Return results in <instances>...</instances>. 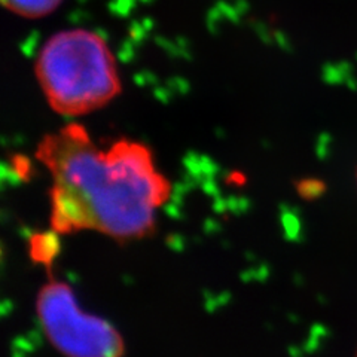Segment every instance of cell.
<instances>
[{
    "label": "cell",
    "mask_w": 357,
    "mask_h": 357,
    "mask_svg": "<svg viewBox=\"0 0 357 357\" xmlns=\"http://www.w3.org/2000/svg\"><path fill=\"white\" fill-rule=\"evenodd\" d=\"M36 158L52 177L50 222L60 236L96 231L118 243L142 240L172 195L149 146L119 139L100 148L77 122L47 134Z\"/></svg>",
    "instance_id": "6da1fadb"
},
{
    "label": "cell",
    "mask_w": 357,
    "mask_h": 357,
    "mask_svg": "<svg viewBox=\"0 0 357 357\" xmlns=\"http://www.w3.org/2000/svg\"><path fill=\"white\" fill-rule=\"evenodd\" d=\"M35 75L51 109L67 118L93 114L121 93L114 52L88 29L52 35L38 54Z\"/></svg>",
    "instance_id": "7a4b0ae2"
},
{
    "label": "cell",
    "mask_w": 357,
    "mask_h": 357,
    "mask_svg": "<svg viewBox=\"0 0 357 357\" xmlns=\"http://www.w3.org/2000/svg\"><path fill=\"white\" fill-rule=\"evenodd\" d=\"M45 338L64 357H124L126 341L110 321L77 304L70 284L50 278L36 295Z\"/></svg>",
    "instance_id": "3957f363"
},
{
    "label": "cell",
    "mask_w": 357,
    "mask_h": 357,
    "mask_svg": "<svg viewBox=\"0 0 357 357\" xmlns=\"http://www.w3.org/2000/svg\"><path fill=\"white\" fill-rule=\"evenodd\" d=\"M60 234L55 231L50 232H39L35 234L30 238V245H29V252H30V258L47 266V270H50L52 262L57 258L60 253Z\"/></svg>",
    "instance_id": "277c9868"
},
{
    "label": "cell",
    "mask_w": 357,
    "mask_h": 357,
    "mask_svg": "<svg viewBox=\"0 0 357 357\" xmlns=\"http://www.w3.org/2000/svg\"><path fill=\"white\" fill-rule=\"evenodd\" d=\"M63 0H2V5L20 17L42 18L52 14Z\"/></svg>",
    "instance_id": "5b68a950"
},
{
    "label": "cell",
    "mask_w": 357,
    "mask_h": 357,
    "mask_svg": "<svg viewBox=\"0 0 357 357\" xmlns=\"http://www.w3.org/2000/svg\"><path fill=\"white\" fill-rule=\"evenodd\" d=\"M356 357H357V351H356Z\"/></svg>",
    "instance_id": "8992f818"
}]
</instances>
